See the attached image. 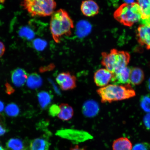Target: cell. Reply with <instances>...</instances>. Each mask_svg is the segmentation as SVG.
<instances>
[{
  "instance_id": "6da1fadb",
  "label": "cell",
  "mask_w": 150,
  "mask_h": 150,
  "mask_svg": "<svg viewBox=\"0 0 150 150\" xmlns=\"http://www.w3.org/2000/svg\"><path fill=\"white\" fill-rule=\"evenodd\" d=\"M74 28L73 22L66 11L60 9L52 13L50 30L55 42L59 43L63 36H70Z\"/></svg>"
},
{
  "instance_id": "7a4b0ae2",
  "label": "cell",
  "mask_w": 150,
  "mask_h": 150,
  "mask_svg": "<svg viewBox=\"0 0 150 150\" xmlns=\"http://www.w3.org/2000/svg\"><path fill=\"white\" fill-rule=\"evenodd\" d=\"M102 103L125 100L135 96L136 93L130 84L124 85L109 84L97 91Z\"/></svg>"
},
{
  "instance_id": "3957f363",
  "label": "cell",
  "mask_w": 150,
  "mask_h": 150,
  "mask_svg": "<svg viewBox=\"0 0 150 150\" xmlns=\"http://www.w3.org/2000/svg\"><path fill=\"white\" fill-rule=\"evenodd\" d=\"M102 57V65L113 74L127 67L130 59L128 52L119 51L115 49L111 50L109 53L103 52Z\"/></svg>"
},
{
  "instance_id": "277c9868",
  "label": "cell",
  "mask_w": 150,
  "mask_h": 150,
  "mask_svg": "<svg viewBox=\"0 0 150 150\" xmlns=\"http://www.w3.org/2000/svg\"><path fill=\"white\" fill-rule=\"evenodd\" d=\"M114 16L122 24L130 27L142 18V11L137 3H125L115 11Z\"/></svg>"
},
{
  "instance_id": "5b68a950",
  "label": "cell",
  "mask_w": 150,
  "mask_h": 150,
  "mask_svg": "<svg viewBox=\"0 0 150 150\" xmlns=\"http://www.w3.org/2000/svg\"><path fill=\"white\" fill-rule=\"evenodd\" d=\"M22 5L32 16H46L53 13L56 3L54 0H23Z\"/></svg>"
},
{
  "instance_id": "8992f818",
  "label": "cell",
  "mask_w": 150,
  "mask_h": 150,
  "mask_svg": "<svg viewBox=\"0 0 150 150\" xmlns=\"http://www.w3.org/2000/svg\"><path fill=\"white\" fill-rule=\"evenodd\" d=\"M56 134L76 143L83 142L93 138L91 134L85 131L72 129H65L58 131Z\"/></svg>"
},
{
  "instance_id": "52a82bcc",
  "label": "cell",
  "mask_w": 150,
  "mask_h": 150,
  "mask_svg": "<svg viewBox=\"0 0 150 150\" xmlns=\"http://www.w3.org/2000/svg\"><path fill=\"white\" fill-rule=\"evenodd\" d=\"M56 80L63 91H70L76 87V78L70 72L60 73L56 77Z\"/></svg>"
},
{
  "instance_id": "ba28073f",
  "label": "cell",
  "mask_w": 150,
  "mask_h": 150,
  "mask_svg": "<svg viewBox=\"0 0 150 150\" xmlns=\"http://www.w3.org/2000/svg\"><path fill=\"white\" fill-rule=\"evenodd\" d=\"M138 42L148 50H150V25L142 24L138 28L136 31Z\"/></svg>"
},
{
  "instance_id": "9c48e42d",
  "label": "cell",
  "mask_w": 150,
  "mask_h": 150,
  "mask_svg": "<svg viewBox=\"0 0 150 150\" xmlns=\"http://www.w3.org/2000/svg\"><path fill=\"white\" fill-rule=\"evenodd\" d=\"M113 76V74L106 69L97 71L94 75L93 79L96 86L103 87L108 85Z\"/></svg>"
},
{
  "instance_id": "30bf717a",
  "label": "cell",
  "mask_w": 150,
  "mask_h": 150,
  "mask_svg": "<svg viewBox=\"0 0 150 150\" xmlns=\"http://www.w3.org/2000/svg\"><path fill=\"white\" fill-rule=\"evenodd\" d=\"M99 7L96 2L93 0H86L82 2L81 10L84 16H93L98 13Z\"/></svg>"
},
{
  "instance_id": "8fae6325",
  "label": "cell",
  "mask_w": 150,
  "mask_h": 150,
  "mask_svg": "<svg viewBox=\"0 0 150 150\" xmlns=\"http://www.w3.org/2000/svg\"><path fill=\"white\" fill-rule=\"evenodd\" d=\"M131 70L130 67H127L122 69L117 74H113L111 81L116 85L130 84Z\"/></svg>"
},
{
  "instance_id": "7c38bea8",
  "label": "cell",
  "mask_w": 150,
  "mask_h": 150,
  "mask_svg": "<svg viewBox=\"0 0 150 150\" xmlns=\"http://www.w3.org/2000/svg\"><path fill=\"white\" fill-rule=\"evenodd\" d=\"M28 78L27 72L21 68H17L11 72V79L14 85L17 87H21L27 81Z\"/></svg>"
},
{
  "instance_id": "4fadbf2b",
  "label": "cell",
  "mask_w": 150,
  "mask_h": 150,
  "mask_svg": "<svg viewBox=\"0 0 150 150\" xmlns=\"http://www.w3.org/2000/svg\"><path fill=\"white\" fill-rule=\"evenodd\" d=\"M82 110L84 116L91 117H95L98 114L99 107L98 103L95 101L90 100L84 103Z\"/></svg>"
},
{
  "instance_id": "5bb4252c",
  "label": "cell",
  "mask_w": 150,
  "mask_h": 150,
  "mask_svg": "<svg viewBox=\"0 0 150 150\" xmlns=\"http://www.w3.org/2000/svg\"><path fill=\"white\" fill-rule=\"evenodd\" d=\"M28 145L27 142L21 139H11L6 142V150H27Z\"/></svg>"
},
{
  "instance_id": "9a60e30c",
  "label": "cell",
  "mask_w": 150,
  "mask_h": 150,
  "mask_svg": "<svg viewBox=\"0 0 150 150\" xmlns=\"http://www.w3.org/2000/svg\"><path fill=\"white\" fill-rule=\"evenodd\" d=\"M145 79V74L143 70L139 67L131 68L130 80V83L134 85H139Z\"/></svg>"
},
{
  "instance_id": "2e32d148",
  "label": "cell",
  "mask_w": 150,
  "mask_h": 150,
  "mask_svg": "<svg viewBox=\"0 0 150 150\" xmlns=\"http://www.w3.org/2000/svg\"><path fill=\"white\" fill-rule=\"evenodd\" d=\"M50 144L44 138L35 139L31 140L29 145V150H49Z\"/></svg>"
},
{
  "instance_id": "e0dca14e",
  "label": "cell",
  "mask_w": 150,
  "mask_h": 150,
  "mask_svg": "<svg viewBox=\"0 0 150 150\" xmlns=\"http://www.w3.org/2000/svg\"><path fill=\"white\" fill-rule=\"evenodd\" d=\"M113 150H132V144L126 137H121L114 141L112 145Z\"/></svg>"
},
{
  "instance_id": "ac0fdd59",
  "label": "cell",
  "mask_w": 150,
  "mask_h": 150,
  "mask_svg": "<svg viewBox=\"0 0 150 150\" xmlns=\"http://www.w3.org/2000/svg\"><path fill=\"white\" fill-rule=\"evenodd\" d=\"M91 25L89 22L85 20L80 21L76 25V35L80 38L86 37L91 32Z\"/></svg>"
},
{
  "instance_id": "d6986e66",
  "label": "cell",
  "mask_w": 150,
  "mask_h": 150,
  "mask_svg": "<svg viewBox=\"0 0 150 150\" xmlns=\"http://www.w3.org/2000/svg\"><path fill=\"white\" fill-rule=\"evenodd\" d=\"M59 107L60 111L57 116L59 119L63 121H68L72 118L74 114V110L72 107L64 103H62Z\"/></svg>"
},
{
  "instance_id": "ffe728a7",
  "label": "cell",
  "mask_w": 150,
  "mask_h": 150,
  "mask_svg": "<svg viewBox=\"0 0 150 150\" xmlns=\"http://www.w3.org/2000/svg\"><path fill=\"white\" fill-rule=\"evenodd\" d=\"M42 78L37 73H33L28 77L27 85L30 89H34L38 88L42 86Z\"/></svg>"
},
{
  "instance_id": "44dd1931",
  "label": "cell",
  "mask_w": 150,
  "mask_h": 150,
  "mask_svg": "<svg viewBox=\"0 0 150 150\" xmlns=\"http://www.w3.org/2000/svg\"><path fill=\"white\" fill-rule=\"evenodd\" d=\"M39 104L41 108L44 109L47 108L51 103L52 96L50 93L46 91H42L37 95Z\"/></svg>"
},
{
  "instance_id": "7402d4cb",
  "label": "cell",
  "mask_w": 150,
  "mask_h": 150,
  "mask_svg": "<svg viewBox=\"0 0 150 150\" xmlns=\"http://www.w3.org/2000/svg\"><path fill=\"white\" fill-rule=\"evenodd\" d=\"M18 35L22 38L29 41L32 40L35 36L34 31L30 28L27 26L20 28Z\"/></svg>"
},
{
  "instance_id": "603a6c76",
  "label": "cell",
  "mask_w": 150,
  "mask_h": 150,
  "mask_svg": "<svg viewBox=\"0 0 150 150\" xmlns=\"http://www.w3.org/2000/svg\"><path fill=\"white\" fill-rule=\"evenodd\" d=\"M5 111L9 117H16L19 114L20 110L17 105L15 103H11L6 106Z\"/></svg>"
},
{
  "instance_id": "cb8c5ba5",
  "label": "cell",
  "mask_w": 150,
  "mask_h": 150,
  "mask_svg": "<svg viewBox=\"0 0 150 150\" xmlns=\"http://www.w3.org/2000/svg\"><path fill=\"white\" fill-rule=\"evenodd\" d=\"M47 42L43 39L37 38L35 39L33 42V46L34 48L38 51L44 50L47 47Z\"/></svg>"
},
{
  "instance_id": "d4e9b609",
  "label": "cell",
  "mask_w": 150,
  "mask_h": 150,
  "mask_svg": "<svg viewBox=\"0 0 150 150\" xmlns=\"http://www.w3.org/2000/svg\"><path fill=\"white\" fill-rule=\"evenodd\" d=\"M140 105L144 111L150 113V97L147 96H144L141 98Z\"/></svg>"
},
{
  "instance_id": "484cf974",
  "label": "cell",
  "mask_w": 150,
  "mask_h": 150,
  "mask_svg": "<svg viewBox=\"0 0 150 150\" xmlns=\"http://www.w3.org/2000/svg\"><path fill=\"white\" fill-rule=\"evenodd\" d=\"M60 111L59 106H58L56 104H53L50 106L49 110V112L50 115L52 117H55L56 116L58 115Z\"/></svg>"
},
{
  "instance_id": "4316f807",
  "label": "cell",
  "mask_w": 150,
  "mask_h": 150,
  "mask_svg": "<svg viewBox=\"0 0 150 150\" xmlns=\"http://www.w3.org/2000/svg\"><path fill=\"white\" fill-rule=\"evenodd\" d=\"M132 150H149V149L145 143H139L135 145Z\"/></svg>"
},
{
  "instance_id": "83f0119b",
  "label": "cell",
  "mask_w": 150,
  "mask_h": 150,
  "mask_svg": "<svg viewBox=\"0 0 150 150\" xmlns=\"http://www.w3.org/2000/svg\"><path fill=\"white\" fill-rule=\"evenodd\" d=\"M143 122L145 127L150 130V113L145 116L143 118Z\"/></svg>"
},
{
  "instance_id": "f1b7e54d",
  "label": "cell",
  "mask_w": 150,
  "mask_h": 150,
  "mask_svg": "<svg viewBox=\"0 0 150 150\" xmlns=\"http://www.w3.org/2000/svg\"><path fill=\"white\" fill-rule=\"evenodd\" d=\"M6 92L8 95L12 94L15 91V90L9 83H6L5 84Z\"/></svg>"
},
{
  "instance_id": "f546056e",
  "label": "cell",
  "mask_w": 150,
  "mask_h": 150,
  "mask_svg": "<svg viewBox=\"0 0 150 150\" xmlns=\"http://www.w3.org/2000/svg\"><path fill=\"white\" fill-rule=\"evenodd\" d=\"M5 50V46L3 42H0V58L4 54Z\"/></svg>"
},
{
  "instance_id": "4dcf8cb0",
  "label": "cell",
  "mask_w": 150,
  "mask_h": 150,
  "mask_svg": "<svg viewBox=\"0 0 150 150\" xmlns=\"http://www.w3.org/2000/svg\"><path fill=\"white\" fill-rule=\"evenodd\" d=\"M6 130L1 123H0V136L3 135L6 132Z\"/></svg>"
},
{
  "instance_id": "1f68e13d",
  "label": "cell",
  "mask_w": 150,
  "mask_h": 150,
  "mask_svg": "<svg viewBox=\"0 0 150 150\" xmlns=\"http://www.w3.org/2000/svg\"><path fill=\"white\" fill-rule=\"evenodd\" d=\"M70 150H86L84 148L80 147L78 146H76L74 148H72Z\"/></svg>"
},
{
  "instance_id": "d6a6232c",
  "label": "cell",
  "mask_w": 150,
  "mask_h": 150,
  "mask_svg": "<svg viewBox=\"0 0 150 150\" xmlns=\"http://www.w3.org/2000/svg\"><path fill=\"white\" fill-rule=\"evenodd\" d=\"M4 108V105L1 101L0 100V112H2Z\"/></svg>"
},
{
  "instance_id": "836d02e7",
  "label": "cell",
  "mask_w": 150,
  "mask_h": 150,
  "mask_svg": "<svg viewBox=\"0 0 150 150\" xmlns=\"http://www.w3.org/2000/svg\"><path fill=\"white\" fill-rule=\"evenodd\" d=\"M124 1L127 4H131L134 3V0H124Z\"/></svg>"
},
{
  "instance_id": "e575fe53",
  "label": "cell",
  "mask_w": 150,
  "mask_h": 150,
  "mask_svg": "<svg viewBox=\"0 0 150 150\" xmlns=\"http://www.w3.org/2000/svg\"><path fill=\"white\" fill-rule=\"evenodd\" d=\"M147 86L148 89L150 91V78L147 82Z\"/></svg>"
},
{
  "instance_id": "d590c367",
  "label": "cell",
  "mask_w": 150,
  "mask_h": 150,
  "mask_svg": "<svg viewBox=\"0 0 150 150\" xmlns=\"http://www.w3.org/2000/svg\"><path fill=\"white\" fill-rule=\"evenodd\" d=\"M0 150H4V148L1 144H0Z\"/></svg>"
}]
</instances>
